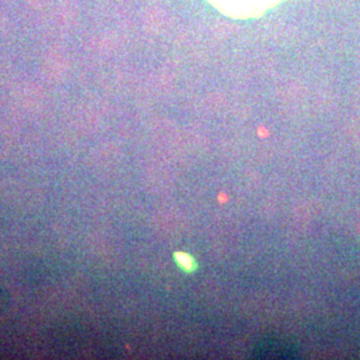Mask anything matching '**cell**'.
Here are the masks:
<instances>
[{"label":"cell","mask_w":360,"mask_h":360,"mask_svg":"<svg viewBox=\"0 0 360 360\" xmlns=\"http://www.w3.org/2000/svg\"><path fill=\"white\" fill-rule=\"evenodd\" d=\"M220 13L236 19L257 18L275 7L282 0H207Z\"/></svg>","instance_id":"obj_1"},{"label":"cell","mask_w":360,"mask_h":360,"mask_svg":"<svg viewBox=\"0 0 360 360\" xmlns=\"http://www.w3.org/2000/svg\"><path fill=\"white\" fill-rule=\"evenodd\" d=\"M176 257H179L180 264L184 267V269H187V270H191L193 269V259L190 257H187V255H184V254H176Z\"/></svg>","instance_id":"obj_2"}]
</instances>
